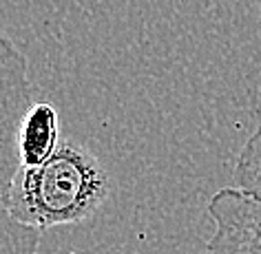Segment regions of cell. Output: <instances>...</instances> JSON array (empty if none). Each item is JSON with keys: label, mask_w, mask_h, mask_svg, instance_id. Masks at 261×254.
Here are the masks:
<instances>
[{"label": "cell", "mask_w": 261, "mask_h": 254, "mask_svg": "<svg viewBox=\"0 0 261 254\" xmlns=\"http://www.w3.org/2000/svg\"><path fill=\"white\" fill-rule=\"evenodd\" d=\"M109 175L89 148L62 139L56 153L14 177L9 210L34 230H49L91 219L109 197Z\"/></svg>", "instance_id": "1"}, {"label": "cell", "mask_w": 261, "mask_h": 254, "mask_svg": "<svg viewBox=\"0 0 261 254\" xmlns=\"http://www.w3.org/2000/svg\"><path fill=\"white\" fill-rule=\"evenodd\" d=\"M34 104L29 64L16 44L0 31V254H38L40 230L22 225L9 210L14 177L20 171L18 131Z\"/></svg>", "instance_id": "2"}, {"label": "cell", "mask_w": 261, "mask_h": 254, "mask_svg": "<svg viewBox=\"0 0 261 254\" xmlns=\"http://www.w3.org/2000/svg\"><path fill=\"white\" fill-rule=\"evenodd\" d=\"M215 232L208 254H261V201L234 186L219 188L206 206Z\"/></svg>", "instance_id": "3"}, {"label": "cell", "mask_w": 261, "mask_h": 254, "mask_svg": "<svg viewBox=\"0 0 261 254\" xmlns=\"http://www.w3.org/2000/svg\"><path fill=\"white\" fill-rule=\"evenodd\" d=\"M60 142L58 108L49 102H34L24 113L18 131L20 168H36L44 164L56 153Z\"/></svg>", "instance_id": "4"}, {"label": "cell", "mask_w": 261, "mask_h": 254, "mask_svg": "<svg viewBox=\"0 0 261 254\" xmlns=\"http://www.w3.org/2000/svg\"><path fill=\"white\" fill-rule=\"evenodd\" d=\"M254 3H257V7H259V14H261V0H254Z\"/></svg>", "instance_id": "6"}, {"label": "cell", "mask_w": 261, "mask_h": 254, "mask_svg": "<svg viewBox=\"0 0 261 254\" xmlns=\"http://www.w3.org/2000/svg\"><path fill=\"white\" fill-rule=\"evenodd\" d=\"M234 188L261 201V126L246 139L237 164H234Z\"/></svg>", "instance_id": "5"}]
</instances>
